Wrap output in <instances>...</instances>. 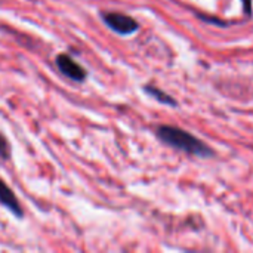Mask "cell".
Segmentation results:
<instances>
[{
  "label": "cell",
  "mask_w": 253,
  "mask_h": 253,
  "mask_svg": "<svg viewBox=\"0 0 253 253\" xmlns=\"http://www.w3.org/2000/svg\"><path fill=\"white\" fill-rule=\"evenodd\" d=\"M157 136L162 142L166 145L184 151L191 156H199V157H211L213 151L211 150L209 145H206L203 141L199 138L193 136L190 132L175 127V126H160L157 127Z\"/></svg>",
  "instance_id": "6da1fadb"
},
{
  "label": "cell",
  "mask_w": 253,
  "mask_h": 253,
  "mask_svg": "<svg viewBox=\"0 0 253 253\" xmlns=\"http://www.w3.org/2000/svg\"><path fill=\"white\" fill-rule=\"evenodd\" d=\"M102 21L105 22V25L110 30H113L114 33H117L120 36L133 34L139 28V24L136 22V19H133L132 16L122 13V12H104Z\"/></svg>",
  "instance_id": "7a4b0ae2"
},
{
  "label": "cell",
  "mask_w": 253,
  "mask_h": 253,
  "mask_svg": "<svg viewBox=\"0 0 253 253\" xmlns=\"http://www.w3.org/2000/svg\"><path fill=\"white\" fill-rule=\"evenodd\" d=\"M58 70L68 79H71L73 82H83L86 79V70L83 67H80L70 55L67 53H59L55 59Z\"/></svg>",
  "instance_id": "3957f363"
},
{
  "label": "cell",
  "mask_w": 253,
  "mask_h": 253,
  "mask_svg": "<svg viewBox=\"0 0 253 253\" xmlns=\"http://www.w3.org/2000/svg\"><path fill=\"white\" fill-rule=\"evenodd\" d=\"M0 203L9 211L12 212L16 218L22 216V209L21 205L16 199V196L13 194V191L6 185V182L3 179H0Z\"/></svg>",
  "instance_id": "277c9868"
},
{
  "label": "cell",
  "mask_w": 253,
  "mask_h": 253,
  "mask_svg": "<svg viewBox=\"0 0 253 253\" xmlns=\"http://www.w3.org/2000/svg\"><path fill=\"white\" fill-rule=\"evenodd\" d=\"M144 90H145V93H148L150 96H153V98L157 99L159 102H162V104H165V105L176 107V101H175L170 95H168V93H165L163 90H160L159 87H154V86L147 84V86H144Z\"/></svg>",
  "instance_id": "5b68a950"
},
{
  "label": "cell",
  "mask_w": 253,
  "mask_h": 253,
  "mask_svg": "<svg viewBox=\"0 0 253 253\" xmlns=\"http://www.w3.org/2000/svg\"><path fill=\"white\" fill-rule=\"evenodd\" d=\"M0 157L3 160H7L10 157V147H9V142L7 139L0 133Z\"/></svg>",
  "instance_id": "8992f818"
},
{
  "label": "cell",
  "mask_w": 253,
  "mask_h": 253,
  "mask_svg": "<svg viewBox=\"0 0 253 253\" xmlns=\"http://www.w3.org/2000/svg\"><path fill=\"white\" fill-rule=\"evenodd\" d=\"M243 3V9L246 12L248 16H252V0H242Z\"/></svg>",
  "instance_id": "52a82bcc"
}]
</instances>
